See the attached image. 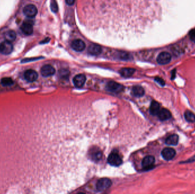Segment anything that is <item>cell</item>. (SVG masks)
Returning <instances> with one entry per match:
<instances>
[{
	"label": "cell",
	"mask_w": 195,
	"mask_h": 194,
	"mask_svg": "<svg viewBox=\"0 0 195 194\" xmlns=\"http://www.w3.org/2000/svg\"><path fill=\"white\" fill-rule=\"evenodd\" d=\"M108 163L113 166H119L122 163V159L120 155L116 152H112L108 155Z\"/></svg>",
	"instance_id": "6da1fadb"
},
{
	"label": "cell",
	"mask_w": 195,
	"mask_h": 194,
	"mask_svg": "<svg viewBox=\"0 0 195 194\" xmlns=\"http://www.w3.org/2000/svg\"><path fill=\"white\" fill-rule=\"evenodd\" d=\"M112 182L108 178H102L99 179L96 183V189L99 191H103L110 187Z\"/></svg>",
	"instance_id": "7a4b0ae2"
},
{
	"label": "cell",
	"mask_w": 195,
	"mask_h": 194,
	"mask_svg": "<svg viewBox=\"0 0 195 194\" xmlns=\"http://www.w3.org/2000/svg\"><path fill=\"white\" fill-rule=\"evenodd\" d=\"M23 12L24 14L29 18H33L37 14V9L36 6L33 4H29L28 5L25 6L23 8Z\"/></svg>",
	"instance_id": "3957f363"
},
{
	"label": "cell",
	"mask_w": 195,
	"mask_h": 194,
	"mask_svg": "<svg viewBox=\"0 0 195 194\" xmlns=\"http://www.w3.org/2000/svg\"><path fill=\"white\" fill-rule=\"evenodd\" d=\"M13 50V46L11 42L4 41L0 44V52L4 55H9Z\"/></svg>",
	"instance_id": "277c9868"
},
{
	"label": "cell",
	"mask_w": 195,
	"mask_h": 194,
	"mask_svg": "<svg viewBox=\"0 0 195 194\" xmlns=\"http://www.w3.org/2000/svg\"><path fill=\"white\" fill-rule=\"evenodd\" d=\"M107 89L114 93H120L123 90V86L120 84L115 82H110L107 84Z\"/></svg>",
	"instance_id": "5b68a950"
},
{
	"label": "cell",
	"mask_w": 195,
	"mask_h": 194,
	"mask_svg": "<svg viewBox=\"0 0 195 194\" xmlns=\"http://www.w3.org/2000/svg\"><path fill=\"white\" fill-rule=\"evenodd\" d=\"M171 60V55L167 52H162L157 58V62L159 64L164 65L169 63Z\"/></svg>",
	"instance_id": "8992f818"
},
{
	"label": "cell",
	"mask_w": 195,
	"mask_h": 194,
	"mask_svg": "<svg viewBox=\"0 0 195 194\" xmlns=\"http://www.w3.org/2000/svg\"><path fill=\"white\" fill-rule=\"evenodd\" d=\"M162 155L165 160L170 161L176 155V151L173 148H166L162 150Z\"/></svg>",
	"instance_id": "52a82bcc"
},
{
	"label": "cell",
	"mask_w": 195,
	"mask_h": 194,
	"mask_svg": "<svg viewBox=\"0 0 195 194\" xmlns=\"http://www.w3.org/2000/svg\"><path fill=\"white\" fill-rule=\"evenodd\" d=\"M155 162V159L154 157L152 155L146 156L142 161V166L145 170H149L154 166Z\"/></svg>",
	"instance_id": "ba28073f"
},
{
	"label": "cell",
	"mask_w": 195,
	"mask_h": 194,
	"mask_svg": "<svg viewBox=\"0 0 195 194\" xmlns=\"http://www.w3.org/2000/svg\"><path fill=\"white\" fill-rule=\"evenodd\" d=\"M56 72L54 68L49 64H46L42 67L41 69V75L44 77H49L53 75Z\"/></svg>",
	"instance_id": "9c48e42d"
},
{
	"label": "cell",
	"mask_w": 195,
	"mask_h": 194,
	"mask_svg": "<svg viewBox=\"0 0 195 194\" xmlns=\"http://www.w3.org/2000/svg\"><path fill=\"white\" fill-rule=\"evenodd\" d=\"M38 76L37 72L33 70H28L24 73L25 79L29 82H33L35 81Z\"/></svg>",
	"instance_id": "30bf717a"
},
{
	"label": "cell",
	"mask_w": 195,
	"mask_h": 194,
	"mask_svg": "<svg viewBox=\"0 0 195 194\" xmlns=\"http://www.w3.org/2000/svg\"><path fill=\"white\" fill-rule=\"evenodd\" d=\"M73 50L76 51H82L86 47V44L83 40L81 39H75L73 40L71 44Z\"/></svg>",
	"instance_id": "8fae6325"
},
{
	"label": "cell",
	"mask_w": 195,
	"mask_h": 194,
	"mask_svg": "<svg viewBox=\"0 0 195 194\" xmlns=\"http://www.w3.org/2000/svg\"><path fill=\"white\" fill-rule=\"evenodd\" d=\"M86 80V78L84 74H78L73 79L74 84L77 87H81L84 85Z\"/></svg>",
	"instance_id": "7c38bea8"
},
{
	"label": "cell",
	"mask_w": 195,
	"mask_h": 194,
	"mask_svg": "<svg viewBox=\"0 0 195 194\" xmlns=\"http://www.w3.org/2000/svg\"><path fill=\"white\" fill-rule=\"evenodd\" d=\"M157 116L159 117V120L161 121H166L168 119H169L172 115H171V113L170 112V111L168 110L167 109L163 108L160 109L158 115Z\"/></svg>",
	"instance_id": "4fadbf2b"
},
{
	"label": "cell",
	"mask_w": 195,
	"mask_h": 194,
	"mask_svg": "<svg viewBox=\"0 0 195 194\" xmlns=\"http://www.w3.org/2000/svg\"><path fill=\"white\" fill-rule=\"evenodd\" d=\"M102 48L99 45L91 44L88 48V52L92 55H98L102 52Z\"/></svg>",
	"instance_id": "5bb4252c"
},
{
	"label": "cell",
	"mask_w": 195,
	"mask_h": 194,
	"mask_svg": "<svg viewBox=\"0 0 195 194\" xmlns=\"http://www.w3.org/2000/svg\"><path fill=\"white\" fill-rule=\"evenodd\" d=\"M21 30L23 33L27 35L33 34V28L32 25L29 22H24L21 26Z\"/></svg>",
	"instance_id": "9a60e30c"
},
{
	"label": "cell",
	"mask_w": 195,
	"mask_h": 194,
	"mask_svg": "<svg viewBox=\"0 0 195 194\" xmlns=\"http://www.w3.org/2000/svg\"><path fill=\"white\" fill-rule=\"evenodd\" d=\"M160 110V105L159 103H157L156 101H153L151 104L150 108L151 114L153 116H157Z\"/></svg>",
	"instance_id": "2e32d148"
},
{
	"label": "cell",
	"mask_w": 195,
	"mask_h": 194,
	"mask_svg": "<svg viewBox=\"0 0 195 194\" xmlns=\"http://www.w3.org/2000/svg\"><path fill=\"white\" fill-rule=\"evenodd\" d=\"M166 144L170 146H176L178 144V136L176 134L169 136L166 139Z\"/></svg>",
	"instance_id": "e0dca14e"
},
{
	"label": "cell",
	"mask_w": 195,
	"mask_h": 194,
	"mask_svg": "<svg viewBox=\"0 0 195 194\" xmlns=\"http://www.w3.org/2000/svg\"><path fill=\"white\" fill-rule=\"evenodd\" d=\"M135 71L133 68H123L120 71V74L124 78H129L131 76Z\"/></svg>",
	"instance_id": "ac0fdd59"
},
{
	"label": "cell",
	"mask_w": 195,
	"mask_h": 194,
	"mask_svg": "<svg viewBox=\"0 0 195 194\" xmlns=\"http://www.w3.org/2000/svg\"><path fill=\"white\" fill-rule=\"evenodd\" d=\"M132 94L135 97H142L145 94V90L140 86H135L132 89Z\"/></svg>",
	"instance_id": "d6986e66"
},
{
	"label": "cell",
	"mask_w": 195,
	"mask_h": 194,
	"mask_svg": "<svg viewBox=\"0 0 195 194\" xmlns=\"http://www.w3.org/2000/svg\"><path fill=\"white\" fill-rule=\"evenodd\" d=\"M4 37L6 41H8L9 42H12L15 40L17 37V34L16 32L13 30H9L6 31Z\"/></svg>",
	"instance_id": "ffe728a7"
},
{
	"label": "cell",
	"mask_w": 195,
	"mask_h": 194,
	"mask_svg": "<svg viewBox=\"0 0 195 194\" xmlns=\"http://www.w3.org/2000/svg\"><path fill=\"white\" fill-rule=\"evenodd\" d=\"M184 117L186 121L188 122H195V115L191 111H185L184 113Z\"/></svg>",
	"instance_id": "44dd1931"
},
{
	"label": "cell",
	"mask_w": 195,
	"mask_h": 194,
	"mask_svg": "<svg viewBox=\"0 0 195 194\" xmlns=\"http://www.w3.org/2000/svg\"><path fill=\"white\" fill-rule=\"evenodd\" d=\"M1 83L4 87H9L12 85L14 84V82L11 78H4L1 79Z\"/></svg>",
	"instance_id": "7402d4cb"
},
{
	"label": "cell",
	"mask_w": 195,
	"mask_h": 194,
	"mask_svg": "<svg viewBox=\"0 0 195 194\" xmlns=\"http://www.w3.org/2000/svg\"><path fill=\"white\" fill-rule=\"evenodd\" d=\"M51 10L54 12V13H56L58 11V5L56 4V1H53L51 2Z\"/></svg>",
	"instance_id": "603a6c76"
},
{
	"label": "cell",
	"mask_w": 195,
	"mask_h": 194,
	"mask_svg": "<svg viewBox=\"0 0 195 194\" xmlns=\"http://www.w3.org/2000/svg\"><path fill=\"white\" fill-rule=\"evenodd\" d=\"M190 38L193 42L195 43V29H192L189 32Z\"/></svg>",
	"instance_id": "cb8c5ba5"
},
{
	"label": "cell",
	"mask_w": 195,
	"mask_h": 194,
	"mask_svg": "<svg viewBox=\"0 0 195 194\" xmlns=\"http://www.w3.org/2000/svg\"><path fill=\"white\" fill-rule=\"evenodd\" d=\"M101 157H102V153L100 151L95 152V154L93 155L94 159H95V160H98V161L100 160Z\"/></svg>",
	"instance_id": "d4e9b609"
},
{
	"label": "cell",
	"mask_w": 195,
	"mask_h": 194,
	"mask_svg": "<svg viewBox=\"0 0 195 194\" xmlns=\"http://www.w3.org/2000/svg\"><path fill=\"white\" fill-rule=\"evenodd\" d=\"M155 80L156 82H157L160 85H161L162 86H164L165 85V82H164V80L163 79H162V78L157 77V78L155 79Z\"/></svg>",
	"instance_id": "484cf974"
},
{
	"label": "cell",
	"mask_w": 195,
	"mask_h": 194,
	"mask_svg": "<svg viewBox=\"0 0 195 194\" xmlns=\"http://www.w3.org/2000/svg\"><path fill=\"white\" fill-rule=\"evenodd\" d=\"M195 162V155H193V157H192L191 158H190L186 161L180 162V163H192V162Z\"/></svg>",
	"instance_id": "4316f807"
},
{
	"label": "cell",
	"mask_w": 195,
	"mask_h": 194,
	"mask_svg": "<svg viewBox=\"0 0 195 194\" xmlns=\"http://www.w3.org/2000/svg\"><path fill=\"white\" fill-rule=\"evenodd\" d=\"M66 2L69 5H72L75 2V1L74 0H67V1H66Z\"/></svg>",
	"instance_id": "83f0119b"
},
{
	"label": "cell",
	"mask_w": 195,
	"mask_h": 194,
	"mask_svg": "<svg viewBox=\"0 0 195 194\" xmlns=\"http://www.w3.org/2000/svg\"><path fill=\"white\" fill-rule=\"evenodd\" d=\"M175 74H176V70H173L172 72V76H171V78H172V79H173L175 77Z\"/></svg>",
	"instance_id": "f1b7e54d"
},
{
	"label": "cell",
	"mask_w": 195,
	"mask_h": 194,
	"mask_svg": "<svg viewBox=\"0 0 195 194\" xmlns=\"http://www.w3.org/2000/svg\"><path fill=\"white\" fill-rule=\"evenodd\" d=\"M84 194V193H79V194Z\"/></svg>",
	"instance_id": "f546056e"
}]
</instances>
